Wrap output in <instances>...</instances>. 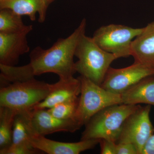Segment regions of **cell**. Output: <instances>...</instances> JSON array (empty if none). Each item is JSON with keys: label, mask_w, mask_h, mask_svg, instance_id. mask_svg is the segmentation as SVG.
Wrapping results in <instances>:
<instances>
[{"label": "cell", "mask_w": 154, "mask_h": 154, "mask_svg": "<svg viewBox=\"0 0 154 154\" xmlns=\"http://www.w3.org/2000/svg\"><path fill=\"white\" fill-rule=\"evenodd\" d=\"M48 6L45 0H0V9H8L19 16H28L32 21L38 14V22L45 20Z\"/></svg>", "instance_id": "obj_14"}, {"label": "cell", "mask_w": 154, "mask_h": 154, "mask_svg": "<svg viewBox=\"0 0 154 154\" xmlns=\"http://www.w3.org/2000/svg\"><path fill=\"white\" fill-rule=\"evenodd\" d=\"M81 90V82L79 78L59 79L57 82L52 84L51 91L47 97L33 109H48L62 102L77 99Z\"/></svg>", "instance_id": "obj_12"}, {"label": "cell", "mask_w": 154, "mask_h": 154, "mask_svg": "<svg viewBox=\"0 0 154 154\" xmlns=\"http://www.w3.org/2000/svg\"><path fill=\"white\" fill-rule=\"evenodd\" d=\"M151 105L139 107L126 119L116 143H131L142 154L144 146L154 134V128L150 119Z\"/></svg>", "instance_id": "obj_7"}, {"label": "cell", "mask_w": 154, "mask_h": 154, "mask_svg": "<svg viewBox=\"0 0 154 154\" xmlns=\"http://www.w3.org/2000/svg\"><path fill=\"white\" fill-rule=\"evenodd\" d=\"M40 152L32 145H11L7 148L0 149L1 154H34Z\"/></svg>", "instance_id": "obj_20"}, {"label": "cell", "mask_w": 154, "mask_h": 154, "mask_svg": "<svg viewBox=\"0 0 154 154\" xmlns=\"http://www.w3.org/2000/svg\"><path fill=\"white\" fill-rule=\"evenodd\" d=\"M100 139L81 140L78 142L67 143L53 140L43 136L33 135L30 138L32 146L41 152L48 154H79L94 149Z\"/></svg>", "instance_id": "obj_10"}, {"label": "cell", "mask_w": 154, "mask_h": 154, "mask_svg": "<svg viewBox=\"0 0 154 154\" xmlns=\"http://www.w3.org/2000/svg\"><path fill=\"white\" fill-rule=\"evenodd\" d=\"M52 84L36 79L16 82L2 87L0 90V106L18 111L32 110L50 93Z\"/></svg>", "instance_id": "obj_4"}, {"label": "cell", "mask_w": 154, "mask_h": 154, "mask_svg": "<svg viewBox=\"0 0 154 154\" xmlns=\"http://www.w3.org/2000/svg\"><path fill=\"white\" fill-rule=\"evenodd\" d=\"M30 117L32 131L36 135L45 136L61 131L73 133L82 127L75 119H60L45 109H33Z\"/></svg>", "instance_id": "obj_9"}, {"label": "cell", "mask_w": 154, "mask_h": 154, "mask_svg": "<svg viewBox=\"0 0 154 154\" xmlns=\"http://www.w3.org/2000/svg\"><path fill=\"white\" fill-rule=\"evenodd\" d=\"M143 30L126 25L110 24L97 29L93 35L96 44L105 51L113 54L118 58L131 56L133 40Z\"/></svg>", "instance_id": "obj_6"}, {"label": "cell", "mask_w": 154, "mask_h": 154, "mask_svg": "<svg viewBox=\"0 0 154 154\" xmlns=\"http://www.w3.org/2000/svg\"><path fill=\"white\" fill-rule=\"evenodd\" d=\"M29 32L17 33H0V64L15 66L21 55L30 51L27 36Z\"/></svg>", "instance_id": "obj_11"}, {"label": "cell", "mask_w": 154, "mask_h": 154, "mask_svg": "<svg viewBox=\"0 0 154 154\" xmlns=\"http://www.w3.org/2000/svg\"><path fill=\"white\" fill-rule=\"evenodd\" d=\"M31 110L19 111L17 113L14 121L11 145H32L30 140L34 134L30 124Z\"/></svg>", "instance_id": "obj_16"}, {"label": "cell", "mask_w": 154, "mask_h": 154, "mask_svg": "<svg viewBox=\"0 0 154 154\" xmlns=\"http://www.w3.org/2000/svg\"><path fill=\"white\" fill-rule=\"evenodd\" d=\"M140 106L122 103L105 107L85 125L81 140L105 139L116 143L125 121Z\"/></svg>", "instance_id": "obj_3"}, {"label": "cell", "mask_w": 154, "mask_h": 154, "mask_svg": "<svg viewBox=\"0 0 154 154\" xmlns=\"http://www.w3.org/2000/svg\"><path fill=\"white\" fill-rule=\"evenodd\" d=\"M86 20L84 19L71 34L59 38L49 48L35 47L29 55V63L22 66H7L0 64L1 84L11 83L34 79L35 76L47 73L58 75L59 79H68L75 73L74 57L77 43L85 33Z\"/></svg>", "instance_id": "obj_1"}, {"label": "cell", "mask_w": 154, "mask_h": 154, "mask_svg": "<svg viewBox=\"0 0 154 154\" xmlns=\"http://www.w3.org/2000/svg\"><path fill=\"white\" fill-rule=\"evenodd\" d=\"M75 56L76 72L93 82L101 86L110 64L118 58L101 48L93 38L81 36L77 43Z\"/></svg>", "instance_id": "obj_2"}, {"label": "cell", "mask_w": 154, "mask_h": 154, "mask_svg": "<svg viewBox=\"0 0 154 154\" xmlns=\"http://www.w3.org/2000/svg\"><path fill=\"white\" fill-rule=\"evenodd\" d=\"M100 153L115 154L116 143L105 139H100Z\"/></svg>", "instance_id": "obj_22"}, {"label": "cell", "mask_w": 154, "mask_h": 154, "mask_svg": "<svg viewBox=\"0 0 154 154\" xmlns=\"http://www.w3.org/2000/svg\"><path fill=\"white\" fill-rule=\"evenodd\" d=\"M78 78L81 90L75 119L82 127L105 107L122 104L121 95L111 93L82 76Z\"/></svg>", "instance_id": "obj_5"}, {"label": "cell", "mask_w": 154, "mask_h": 154, "mask_svg": "<svg viewBox=\"0 0 154 154\" xmlns=\"http://www.w3.org/2000/svg\"><path fill=\"white\" fill-rule=\"evenodd\" d=\"M79 102V97L77 99L57 104L48 109V110L51 115L60 119H75Z\"/></svg>", "instance_id": "obj_19"}, {"label": "cell", "mask_w": 154, "mask_h": 154, "mask_svg": "<svg viewBox=\"0 0 154 154\" xmlns=\"http://www.w3.org/2000/svg\"><path fill=\"white\" fill-rule=\"evenodd\" d=\"M122 104L154 106V75L146 77L121 94Z\"/></svg>", "instance_id": "obj_15"}, {"label": "cell", "mask_w": 154, "mask_h": 154, "mask_svg": "<svg viewBox=\"0 0 154 154\" xmlns=\"http://www.w3.org/2000/svg\"><path fill=\"white\" fill-rule=\"evenodd\" d=\"M131 56L134 62L154 67V22L149 23L133 40Z\"/></svg>", "instance_id": "obj_13"}, {"label": "cell", "mask_w": 154, "mask_h": 154, "mask_svg": "<svg viewBox=\"0 0 154 154\" xmlns=\"http://www.w3.org/2000/svg\"><path fill=\"white\" fill-rule=\"evenodd\" d=\"M154 75V67L134 62L123 68L110 67L101 86L111 93L121 95L144 78Z\"/></svg>", "instance_id": "obj_8"}, {"label": "cell", "mask_w": 154, "mask_h": 154, "mask_svg": "<svg viewBox=\"0 0 154 154\" xmlns=\"http://www.w3.org/2000/svg\"><path fill=\"white\" fill-rule=\"evenodd\" d=\"M17 113L15 109L0 106V149L12 144L13 128Z\"/></svg>", "instance_id": "obj_18"}, {"label": "cell", "mask_w": 154, "mask_h": 154, "mask_svg": "<svg viewBox=\"0 0 154 154\" xmlns=\"http://www.w3.org/2000/svg\"><path fill=\"white\" fill-rule=\"evenodd\" d=\"M115 154H138V152L132 144L116 143Z\"/></svg>", "instance_id": "obj_21"}, {"label": "cell", "mask_w": 154, "mask_h": 154, "mask_svg": "<svg viewBox=\"0 0 154 154\" xmlns=\"http://www.w3.org/2000/svg\"><path fill=\"white\" fill-rule=\"evenodd\" d=\"M142 154H154V134L149 138L144 146Z\"/></svg>", "instance_id": "obj_23"}, {"label": "cell", "mask_w": 154, "mask_h": 154, "mask_svg": "<svg viewBox=\"0 0 154 154\" xmlns=\"http://www.w3.org/2000/svg\"><path fill=\"white\" fill-rule=\"evenodd\" d=\"M33 30L32 25H25L22 16L8 9L0 11V33H17L30 32Z\"/></svg>", "instance_id": "obj_17"}, {"label": "cell", "mask_w": 154, "mask_h": 154, "mask_svg": "<svg viewBox=\"0 0 154 154\" xmlns=\"http://www.w3.org/2000/svg\"><path fill=\"white\" fill-rule=\"evenodd\" d=\"M45 3H46V5H47L48 7V6L49 5V4H50L52 2H53L54 0H45Z\"/></svg>", "instance_id": "obj_24"}]
</instances>
